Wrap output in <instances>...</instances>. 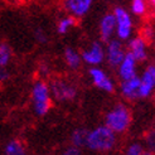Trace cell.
Listing matches in <instances>:
<instances>
[{
  "instance_id": "6da1fadb",
  "label": "cell",
  "mask_w": 155,
  "mask_h": 155,
  "mask_svg": "<svg viewBox=\"0 0 155 155\" xmlns=\"http://www.w3.org/2000/svg\"><path fill=\"white\" fill-rule=\"evenodd\" d=\"M116 143H117L116 133L106 125H100L87 131L86 148H88L90 150L106 153L112 150Z\"/></svg>"
},
{
  "instance_id": "7a4b0ae2",
  "label": "cell",
  "mask_w": 155,
  "mask_h": 155,
  "mask_svg": "<svg viewBox=\"0 0 155 155\" xmlns=\"http://www.w3.org/2000/svg\"><path fill=\"white\" fill-rule=\"evenodd\" d=\"M131 124V114L126 105L116 104L105 115V125L116 134H122L129 129Z\"/></svg>"
},
{
  "instance_id": "3957f363",
  "label": "cell",
  "mask_w": 155,
  "mask_h": 155,
  "mask_svg": "<svg viewBox=\"0 0 155 155\" xmlns=\"http://www.w3.org/2000/svg\"><path fill=\"white\" fill-rule=\"evenodd\" d=\"M51 87L43 81H38L33 84L30 91L32 107L37 116H44L51 108Z\"/></svg>"
},
{
  "instance_id": "277c9868",
  "label": "cell",
  "mask_w": 155,
  "mask_h": 155,
  "mask_svg": "<svg viewBox=\"0 0 155 155\" xmlns=\"http://www.w3.org/2000/svg\"><path fill=\"white\" fill-rule=\"evenodd\" d=\"M117 20V28H116V38L122 42L130 41L133 34V18L130 13L121 6H116L114 10Z\"/></svg>"
},
{
  "instance_id": "5b68a950",
  "label": "cell",
  "mask_w": 155,
  "mask_h": 155,
  "mask_svg": "<svg viewBox=\"0 0 155 155\" xmlns=\"http://www.w3.org/2000/svg\"><path fill=\"white\" fill-rule=\"evenodd\" d=\"M52 96L61 102L72 101L77 96V87L76 84L68 82L66 80H54L49 84Z\"/></svg>"
},
{
  "instance_id": "8992f818",
  "label": "cell",
  "mask_w": 155,
  "mask_h": 155,
  "mask_svg": "<svg viewBox=\"0 0 155 155\" xmlns=\"http://www.w3.org/2000/svg\"><path fill=\"white\" fill-rule=\"evenodd\" d=\"M106 61L108 66L111 68H116L121 64V62L124 61V58L126 57V51L124 48L122 41L120 39H111L110 42H107L106 45Z\"/></svg>"
},
{
  "instance_id": "52a82bcc",
  "label": "cell",
  "mask_w": 155,
  "mask_h": 155,
  "mask_svg": "<svg viewBox=\"0 0 155 155\" xmlns=\"http://www.w3.org/2000/svg\"><path fill=\"white\" fill-rule=\"evenodd\" d=\"M88 76H90L92 83L101 91H105L107 94H112L115 91V83H114L112 78L102 68H100L97 66H92L88 69Z\"/></svg>"
},
{
  "instance_id": "ba28073f",
  "label": "cell",
  "mask_w": 155,
  "mask_h": 155,
  "mask_svg": "<svg viewBox=\"0 0 155 155\" xmlns=\"http://www.w3.org/2000/svg\"><path fill=\"white\" fill-rule=\"evenodd\" d=\"M81 56L83 59V63H86L91 67L98 66L106 58V51L104 49L102 44L100 42H94V43H91L88 48H86L81 53Z\"/></svg>"
},
{
  "instance_id": "9c48e42d",
  "label": "cell",
  "mask_w": 155,
  "mask_h": 155,
  "mask_svg": "<svg viewBox=\"0 0 155 155\" xmlns=\"http://www.w3.org/2000/svg\"><path fill=\"white\" fill-rule=\"evenodd\" d=\"M94 0H63L64 10L74 18L84 17L92 8Z\"/></svg>"
},
{
  "instance_id": "30bf717a",
  "label": "cell",
  "mask_w": 155,
  "mask_h": 155,
  "mask_svg": "<svg viewBox=\"0 0 155 155\" xmlns=\"http://www.w3.org/2000/svg\"><path fill=\"white\" fill-rule=\"evenodd\" d=\"M117 28V20H116L115 13H107L100 20V37L101 41L107 43L112 39L114 34H116Z\"/></svg>"
},
{
  "instance_id": "8fae6325",
  "label": "cell",
  "mask_w": 155,
  "mask_h": 155,
  "mask_svg": "<svg viewBox=\"0 0 155 155\" xmlns=\"http://www.w3.org/2000/svg\"><path fill=\"white\" fill-rule=\"evenodd\" d=\"M140 77H133L130 80H125V81H121L120 83V92L121 95L130 100V101H134V100L139 98V91H140Z\"/></svg>"
},
{
  "instance_id": "7c38bea8",
  "label": "cell",
  "mask_w": 155,
  "mask_h": 155,
  "mask_svg": "<svg viewBox=\"0 0 155 155\" xmlns=\"http://www.w3.org/2000/svg\"><path fill=\"white\" fill-rule=\"evenodd\" d=\"M137 63L139 62L127 52L126 57L124 58V61L121 62V64L117 67L119 78L121 81H125V80H130V78H133V77H135L136 76V64Z\"/></svg>"
},
{
  "instance_id": "4fadbf2b",
  "label": "cell",
  "mask_w": 155,
  "mask_h": 155,
  "mask_svg": "<svg viewBox=\"0 0 155 155\" xmlns=\"http://www.w3.org/2000/svg\"><path fill=\"white\" fill-rule=\"evenodd\" d=\"M127 52L133 56L137 62H144L148 58V51H146V43L141 37L131 38L127 44Z\"/></svg>"
},
{
  "instance_id": "5bb4252c",
  "label": "cell",
  "mask_w": 155,
  "mask_h": 155,
  "mask_svg": "<svg viewBox=\"0 0 155 155\" xmlns=\"http://www.w3.org/2000/svg\"><path fill=\"white\" fill-rule=\"evenodd\" d=\"M140 91H139V98H148L149 96H151L153 91L155 88V82L153 76L150 74V72L146 69L143 72L141 77H140Z\"/></svg>"
},
{
  "instance_id": "9a60e30c",
  "label": "cell",
  "mask_w": 155,
  "mask_h": 155,
  "mask_svg": "<svg viewBox=\"0 0 155 155\" xmlns=\"http://www.w3.org/2000/svg\"><path fill=\"white\" fill-rule=\"evenodd\" d=\"M64 61H66V64L68 66V68H71L72 71L78 69L83 62L82 56L72 47L64 48Z\"/></svg>"
},
{
  "instance_id": "2e32d148",
  "label": "cell",
  "mask_w": 155,
  "mask_h": 155,
  "mask_svg": "<svg viewBox=\"0 0 155 155\" xmlns=\"http://www.w3.org/2000/svg\"><path fill=\"white\" fill-rule=\"evenodd\" d=\"M4 155H28V154L20 141L10 140L4 146Z\"/></svg>"
},
{
  "instance_id": "e0dca14e",
  "label": "cell",
  "mask_w": 155,
  "mask_h": 155,
  "mask_svg": "<svg viewBox=\"0 0 155 155\" xmlns=\"http://www.w3.org/2000/svg\"><path fill=\"white\" fill-rule=\"evenodd\" d=\"M76 24V18L72 17V15H67V17L61 18L57 23V33L58 34H67L69 32V29L72 27H74Z\"/></svg>"
},
{
  "instance_id": "ac0fdd59",
  "label": "cell",
  "mask_w": 155,
  "mask_h": 155,
  "mask_svg": "<svg viewBox=\"0 0 155 155\" xmlns=\"http://www.w3.org/2000/svg\"><path fill=\"white\" fill-rule=\"evenodd\" d=\"M86 137H87V131L83 129H76L71 134V144L76 148H82L86 146Z\"/></svg>"
},
{
  "instance_id": "d6986e66",
  "label": "cell",
  "mask_w": 155,
  "mask_h": 155,
  "mask_svg": "<svg viewBox=\"0 0 155 155\" xmlns=\"http://www.w3.org/2000/svg\"><path fill=\"white\" fill-rule=\"evenodd\" d=\"M12 59V49L6 43L0 44V67L6 68Z\"/></svg>"
},
{
  "instance_id": "ffe728a7",
  "label": "cell",
  "mask_w": 155,
  "mask_h": 155,
  "mask_svg": "<svg viewBox=\"0 0 155 155\" xmlns=\"http://www.w3.org/2000/svg\"><path fill=\"white\" fill-rule=\"evenodd\" d=\"M146 2L145 0H131V13L135 15H144L146 12Z\"/></svg>"
},
{
  "instance_id": "44dd1931",
  "label": "cell",
  "mask_w": 155,
  "mask_h": 155,
  "mask_svg": "<svg viewBox=\"0 0 155 155\" xmlns=\"http://www.w3.org/2000/svg\"><path fill=\"white\" fill-rule=\"evenodd\" d=\"M144 151V146L140 143H133L126 148L125 155H143Z\"/></svg>"
},
{
  "instance_id": "7402d4cb",
  "label": "cell",
  "mask_w": 155,
  "mask_h": 155,
  "mask_svg": "<svg viewBox=\"0 0 155 155\" xmlns=\"http://www.w3.org/2000/svg\"><path fill=\"white\" fill-rule=\"evenodd\" d=\"M34 35H35V41L38 43H45V42H47V35H45V33L43 32V30L37 29Z\"/></svg>"
},
{
  "instance_id": "603a6c76",
  "label": "cell",
  "mask_w": 155,
  "mask_h": 155,
  "mask_svg": "<svg viewBox=\"0 0 155 155\" xmlns=\"http://www.w3.org/2000/svg\"><path fill=\"white\" fill-rule=\"evenodd\" d=\"M80 154H81L80 148H76V146L72 145V146H69V148H67L62 155H80Z\"/></svg>"
},
{
  "instance_id": "cb8c5ba5",
  "label": "cell",
  "mask_w": 155,
  "mask_h": 155,
  "mask_svg": "<svg viewBox=\"0 0 155 155\" xmlns=\"http://www.w3.org/2000/svg\"><path fill=\"white\" fill-rule=\"evenodd\" d=\"M148 71L150 72V74L153 76V78H154V82H155V66L154 64H150V66H148Z\"/></svg>"
},
{
  "instance_id": "d4e9b609",
  "label": "cell",
  "mask_w": 155,
  "mask_h": 155,
  "mask_svg": "<svg viewBox=\"0 0 155 155\" xmlns=\"http://www.w3.org/2000/svg\"><path fill=\"white\" fill-rule=\"evenodd\" d=\"M8 78V72L5 71V68H2V74H0V80H2V82L3 81H5Z\"/></svg>"
},
{
  "instance_id": "484cf974",
  "label": "cell",
  "mask_w": 155,
  "mask_h": 155,
  "mask_svg": "<svg viewBox=\"0 0 155 155\" xmlns=\"http://www.w3.org/2000/svg\"><path fill=\"white\" fill-rule=\"evenodd\" d=\"M143 155H154V154H153V151H144Z\"/></svg>"
},
{
  "instance_id": "4316f807",
  "label": "cell",
  "mask_w": 155,
  "mask_h": 155,
  "mask_svg": "<svg viewBox=\"0 0 155 155\" xmlns=\"http://www.w3.org/2000/svg\"><path fill=\"white\" fill-rule=\"evenodd\" d=\"M150 3H151L154 6H155V0H150Z\"/></svg>"
},
{
  "instance_id": "83f0119b",
  "label": "cell",
  "mask_w": 155,
  "mask_h": 155,
  "mask_svg": "<svg viewBox=\"0 0 155 155\" xmlns=\"http://www.w3.org/2000/svg\"><path fill=\"white\" fill-rule=\"evenodd\" d=\"M37 2H43V0H37Z\"/></svg>"
}]
</instances>
